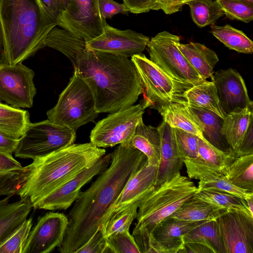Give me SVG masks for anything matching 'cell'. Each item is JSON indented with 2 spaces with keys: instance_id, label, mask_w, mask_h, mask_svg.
<instances>
[{
  "instance_id": "6da1fadb",
  "label": "cell",
  "mask_w": 253,
  "mask_h": 253,
  "mask_svg": "<svg viewBox=\"0 0 253 253\" xmlns=\"http://www.w3.org/2000/svg\"><path fill=\"white\" fill-rule=\"evenodd\" d=\"M55 48L68 58L74 73L89 86L99 113H113L131 106L143 93L131 59L88 50L84 40L68 31L59 37Z\"/></svg>"
},
{
  "instance_id": "7a4b0ae2",
  "label": "cell",
  "mask_w": 253,
  "mask_h": 253,
  "mask_svg": "<svg viewBox=\"0 0 253 253\" xmlns=\"http://www.w3.org/2000/svg\"><path fill=\"white\" fill-rule=\"evenodd\" d=\"M112 154L109 167L85 191L80 193L66 215L68 226L61 253H75L98 230L104 216L129 179L147 165L146 156L138 149L122 144Z\"/></svg>"
},
{
  "instance_id": "3957f363",
  "label": "cell",
  "mask_w": 253,
  "mask_h": 253,
  "mask_svg": "<svg viewBox=\"0 0 253 253\" xmlns=\"http://www.w3.org/2000/svg\"><path fill=\"white\" fill-rule=\"evenodd\" d=\"M106 150L89 143L73 144L44 156L0 179L6 195L17 194L30 199L37 209L45 197L90 168L105 155Z\"/></svg>"
},
{
  "instance_id": "277c9868",
  "label": "cell",
  "mask_w": 253,
  "mask_h": 253,
  "mask_svg": "<svg viewBox=\"0 0 253 253\" xmlns=\"http://www.w3.org/2000/svg\"><path fill=\"white\" fill-rule=\"evenodd\" d=\"M0 64L22 63L45 46L56 21L41 0H0Z\"/></svg>"
},
{
  "instance_id": "5b68a950",
  "label": "cell",
  "mask_w": 253,
  "mask_h": 253,
  "mask_svg": "<svg viewBox=\"0 0 253 253\" xmlns=\"http://www.w3.org/2000/svg\"><path fill=\"white\" fill-rule=\"evenodd\" d=\"M198 191L194 183L178 173L154 187L141 201L135 226H144L151 233L162 220L177 211Z\"/></svg>"
},
{
  "instance_id": "8992f818",
  "label": "cell",
  "mask_w": 253,
  "mask_h": 253,
  "mask_svg": "<svg viewBox=\"0 0 253 253\" xmlns=\"http://www.w3.org/2000/svg\"><path fill=\"white\" fill-rule=\"evenodd\" d=\"M98 114L90 88L74 73L56 104L46 113L51 122L76 131L80 126L94 122Z\"/></svg>"
},
{
  "instance_id": "52a82bcc",
  "label": "cell",
  "mask_w": 253,
  "mask_h": 253,
  "mask_svg": "<svg viewBox=\"0 0 253 253\" xmlns=\"http://www.w3.org/2000/svg\"><path fill=\"white\" fill-rule=\"evenodd\" d=\"M139 75L144 93L141 101L146 108L170 102H185L184 92L192 85L177 81L142 53L131 57Z\"/></svg>"
},
{
  "instance_id": "ba28073f",
  "label": "cell",
  "mask_w": 253,
  "mask_h": 253,
  "mask_svg": "<svg viewBox=\"0 0 253 253\" xmlns=\"http://www.w3.org/2000/svg\"><path fill=\"white\" fill-rule=\"evenodd\" d=\"M76 138V131L48 119L31 123L19 138L15 156L34 160L74 144Z\"/></svg>"
},
{
  "instance_id": "9c48e42d",
  "label": "cell",
  "mask_w": 253,
  "mask_h": 253,
  "mask_svg": "<svg viewBox=\"0 0 253 253\" xmlns=\"http://www.w3.org/2000/svg\"><path fill=\"white\" fill-rule=\"evenodd\" d=\"M178 36L167 31L158 33L147 46L150 60L174 79L195 85L204 80L177 47Z\"/></svg>"
},
{
  "instance_id": "30bf717a",
  "label": "cell",
  "mask_w": 253,
  "mask_h": 253,
  "mask_svg": "<svg viewBox=\"0 0 253 253\" xmlns=\"http://www.w3.org/2000/svg\"><path fill=\"white\" fill-rule=\"evenodd\" d=\"M146 108L140 102L110 113L96 124L90 132V142L99 148L113 147L117 144L126 145L133 136Z\"/></svg>"
},
{
  "instance_id": "8fae6325",
  "label": "cell",
  "mask_w": 253,
  "mask_h": 253,
  "mask_svg": "<svg viewBox=\"0 0 253 253\" xmlns=\"http://www.w3.org/2000/svg\"><path fill=\"white\" fill-rule=\"evenodd\" d=\"M68 0L56 19L57 26L85 42L99 36L106 21L101 14L98 0Z\"/></svg>"
},
{
  "instance_id": "7c38bea8",
  "label": "cell",
  "mask_w": 253,
  "mask_h": 253,
  "mask_svg": "<svg viewBox=\"0 0 253 253\" xmlns=\"http://www.w3.org/2000/svg\"><path fill=\"white\" fill-rule=\"evenodd\" d=\"M34 72L22 63L0 64V100L18 108L33 106L37 93Z\"/></svg>"
},
{
  "instance_id": "4fadbf2b",
  "label": "cell",
  "mask_w": 253,
  "mask_h": 253,
  "mask_svg": "<svg viewBox=\"0 0 253 253\" xmlns=\"http://www.w3.org/2000/svg\"><path fill=\"white\" fill-rule=\"evenodd\" d=\"M150 38L131 30H120L106 22L103 32L98 36L85 42L89 50L111 53L126 57L142 53Z\"/></svg>"
},
{
  "instance_id": "5bb4252c",
  "label": "cell",
  "mask_w": 253,
  "mask_h": 253,
  "mask_svg": "<svg viewBox=\"0 0 253 253\" xmlns=\"http://www.w3.org/2000/svg\"><path fill=\"white\" fill-rule=\"evenodd\" d=\"M225 253H253V216L228 210L216 219Z\"/></svg>"
},
{
  "instance_id": "9a60e30c",
  "label": "cell",
  "mask_w": 253,
  "mask_h": 253,
  "mask_svg": "<svg viewBox=\"0 0 253 253\" xmlns=\"http://www.w3.org/2000/svg\"><path fill=\"white\" fill-rule=\"evenodd\" d=\"M68 218L62 213L49 212L39 217L23 246L22 253H49L63 241Z\"/></svg>"
},
{
  "instance_id": "2e32d148",
  "label": "cell",
  "mask_w": 253,
  "mask_h": 253,
  "mask_svg": "<svg viewBox=\"0 0 253 253\" xmlns=\"http://www.w3.org/2000/svg\"><path fill=\"white\" fill-rule=\"evenodd\" d=\"M111 160V153L103 156L91 167L83 170L43 198L37 209L51 211L67 210L77 199L81 188L93 177L106 169Z\"/></svg>"
},
{
  "instance_id": "e0dca14e",
  "label": "cell",
  "mask_w": 253,
  "mask_h": 253,
  "mask_svg": "<svg viewBox=\"0 0 253 253\" xmlns=\"http://www.w3.org/2000/svg\"><path fill=\"white\" fill-rule=\"evenodd\" d=\"M220 105L225 116L253 103L249 97L245 81L235 69H220L213 73V79Z\"/></svg>"
},
{
  "instance_id": "ac0fdd59",
  "label": "cell",
  "mask_w": 253,
  "mask_h": 253,
  "mask_svg": "<svg viewBox=\"0 0 253 253\" xmlns=\"http://www.w3.org/2000/svg\"><path fill=\"white\" fill-rule=\"evenodd\" d=\"M157 170V166L147 165L129 179L104 216L101 229L113 214L132 206L139 207L142 199L154 187Z\"/></svg>"
},
{
  "instance_id": "d6986e66",
  "label": "cell",
  "mask_w": 253,
  "mask_h": 253,
  "mask_svg": "<svg viewBox=\"0 0 253 253\" xmlns=\"http://www.w3.org/2000/svg\"><path fill=\"white\" fill-rule=\"evenodd\" d=\"M157 128L161 138L160 155L154 187L172 178L180 172L184 165L177 147L173 128L164 121Z\"/></svg>"
},
{
  "instance_id": "ffe728a7",
  "label": "cell",
  "mask_w": 253,
  "mask_h": 253,
  "mask_svg": "<svg viewBox=\"0 0 253 253\" xmlns=\"http://www.w3.org/2000/svg\"><path fill=\"white\" fill-rule=\"evenodd\" d=\"M184 164L190 178L199 180L198 190H213L229 193L245 200L253 198V192L232 184L221 172L185 158Z\"/></svg>"
},
{
  "instance_id": "44dd1931",
  "label": "cell",
  "mask_w": 253,
  "mask_h": 253,
  "mask_svg": "<svg viewBox=\"0 0 253 253\" xmlns=\"http://www.w3.org/2000/svg\"><path fill=\"white\" fill-rule=\"evenodd\" d=\"M253 110L249 107L238 109L226 115L223 119L222 133L234 153L253 129Z\"/></svg>"
},
{
  "instance_id": "7402d4cb",
  "label": "cell",
  "mask_w": 253,
  "mask_h": 253,
  "mask_svg": "<svg viewBox=\"0 0 253 253\" xmlns=\"http://www.w3.org/2000/svg\"><path fill=\"white\" fill-rule=\"evenodd\" d=\"M12 196L0 200V245L27 219L33 208L28 197L10 203Z\"/></svg>"
},
{
  "instance_id": "603a6c76",
  "label": "cell",
  "mask_w": 253,
  "mask_h": 253,
  "mask_svg": "<svg viewBox=\"0 0 253 253\" xmlns=\"http://www.w3.org/2000/svg\"><path fill=\"white\" fill-rule=\"evenodd\" d=\"M155 109L161 115L163 121L171 127L182 129L197 136L203 140L207 141L203 136L200 124L185 103L170 102Z\"/></svg>"
},
{
  "instance_id": "cb8c5ba5",
  "label": "cell",
  "mask_w": 253,
  "mask_h": 253,
  "mask_svg": "<svg viewBox=\"0 0 253 253\" xmlns=\"http://www.w3.org/2000/svg\"><path fill=\"white\" fill-rule=\"evenodd\" d=\"M205 220L191 222L168 217L154 229V238L164 246L179 253L183 246V236Z\"/></svg>"
},
{
  "instance_id": "d4e9b609",
  "label": "cell",
  "mask_w": 253,
  "mask_h": 253,
  "mask_svg": "<svg viewBox=\"0 0 253 253\" xmlns=\"http://www.w3.org/2000/svg\"><path fill=\"white\" fill-rule=\"evenodd\" d=\"M177 47L183 55L205 80L213 79V68L219 59L216 53L204 44L190 42L181 43Z\"/></svg>"
},
{
  "instance_id": "484cf974",
  "label": "cell",
  "mask_w": 253,
  "mask_h": 253,
  "mask_svg": "<svg viewBox=\"0 0 253 253\" xmlns=\"http://www.w3.org/2000/svg\"><path fill=\"white\" fill-rule=\"evenodd\" d=\"M161 138L157 127L146 126L141 118L130 140L125 145L133 147L143 153L147 165L158 167L160 155Z\"/></svg>"
},
{
  "instance_id": "4316f807",
  "label": "cell",
  "mask_w": 253,
  "mask_h": 253,
  "mask_svg": "<svg viewBox=\"0 0 253 253\" xmlns=\"http://www.w3.org/2000/svg\"><path fill=\"white\" fill-rule=\"evenodd\" d=\"M186 105L200 124L203 136L210 143L222 151H232L222 133L223 119L207 109Z\"/></svg>"
},
{
  "instance_id": "83f0119b",
  "label": "cell",
  "mask_w": 253,
  "mask_h": 253,
  "mask_svg": "<svg viewBox=\"0 0 253 253\" xmlns=\"http://www.w3.org/2000/svg\"><path fill=\"white\" fill-rule=\"evenodd\" d=\"M182 97L186 105L210 110L224 119L214 83L206 81L186 90Z\"/></svg>"
},
{
  "instance_id": "f1b7e54d",
  "label": "cell",
  "mask_w": 253,
  "mask_h": 253,
  "mask_svg": "<svg viewBox=\"0 0 253 253\" xmlns=\"http://www.w3.org/2000/svg\"><path fill=\"white\" fill-rule=\"evenodd\" d=\"M227 211L193 196L169 217L191 222L215 220Z\"/></svg>"
},
{
  "instance_id": "f546056e",
  "label": "cell",
  "mask_w": 253,
  "mask_h": 253,
  "mask_svg": "<svg viewBox=\"0 0 253 253\" xmlns=\"http://www.w3.org/2000/svg\"><path fill=\"white\" fill-rule=\"evenodd\" d=\"M30 123L28 111L2 103L0 100V132L19 139Z\"/></svg>"
},
{
  "instance_id": "4dcf8cb0",
  "label": "cell",
  "mask_w": 253,
  "mask_h": 253,
  "mask_svg": "<svg viewBox=\"0 0 253 253\" xmlns=\"http://www.w3.org/2000/svg\"><path fill=\"white\" fill-rule=\"evenodd\" d=\"M198 155L192 159L196 162L222 172L225 175L228 168L236 158L233 151L224 152L207 141L198 138Z\"/></svg>"
},
{
  "instance_id": "1f68e13d",
  "label": "cell",
  "mask_w": 253,
  "mask_h": 253,
  "mask_svg": "<svg viewBox=\"0 0 253 253\" xmlns=\"http://www.w3.org/2000/svg\"><path fill=\"white\" fill-rule=\"evenodd\" d=\"M182 238L184 243H200L207 245L214 253H225L216 220H205Z\"/></svg>"
},
{
  "instance_id": "d6a6232c",
  "label": "cell",
  "mask_w": 253,
  "mask_h": 253,
  "mask_svg": "<svg viewBox=\"0 0 253 253\" xmlns=\"http://www.w3.org/2000/svg\"><path fill=\"white\" fill-rule=\"evenodd\" d=\"M211 32L230 49L246 54L253 52L252 41L243 31L229 24L224 26L211 25Z\"/></svg>"
},
{
  "instance_id": "836d02e7",
  "label": "cell",
  "mask_w": 253,
  "mask_h": 253,
  "mask_svg": "<svg viewBox=\"0 0 253 253\" xmlns=\"http://www.w3.org/2000/svg\"><path fill=\"white\" fill-rule=\"evenodd\" d=\"M225 176L235 186L253 192V154L236 157Z\"/></svg>"
},
{
  "instance_id": "e575fe53",
  "label": "cell",
  "mask_w": 253,
  "mask_h": 253,
  "mask_svg": "<svg viewBox=\"0 0 253 253\" xmlns=\"http://www.w3.org/2000/svg\"><path fill=\"white\" fill-rule=\"evenodd\" d=\"M187 5L193 22L200 28L213 24L224 15L217 0H194Z\"/></svg>"
},
{
  "instance_id": "d590c367",
  "label": "cell",
  "mask_w": 253,
  "mask_h": 253,
  "mask_svg": "<svg viewBox=\"0 0 253 253\" xmlns=\"http://www.w3.org/2000/svg\"><path fill=\"white\" fill-rule=\"evenodd\" d=\"M193 197L227 210L240 211L251 215L246 200L229 193L213 190H198Z\"/></svg>"
},
{
  "instance_id": "8d00e7d4",
  "label": "cell",
  "mask_w": 253,
  "mask_h": 253,
  "mask_svg": "<svg viewBox=\"0 0 253 253\" xmlns=\"http://www.w3.org/2000/svg\"><path fill=\"white\" fill-rule=\"evenodd\" d=\"M138 208L132 206L113 214L101 230L103 236L107 238L118 232L129 231L132 222L137 217Z\"/></svg>"
},
{
  "instance_id": "74e56055",
  "label": "cell",
  "mask_w": 253,
  "mask_h": 253,
  "mask_svg": "<svg viewBox=\"0 0 253 253\" xmlns=\"http://www.w3.org/2000/svg\"><path fill=\"white\" fill-rule=\"evenodd\" d=\"M32 225L33 218H27L0 245V253H22Z\"/></svg>"
},
{
  "instance_id": "f35d334b",
  "label": "cell",
  "mask_w": 253,
  "mask_h": 253,
  "mask_svg": "<svg viewBox=\"0 0 253 253\" xmlns=\"http://www.w3.org/2000/svg\"><path fill=\"white\" fill-rule=\"evenodd\" d=\"M132 235L140 253H176L162 245L144 226H135Z\"/></svg>"
},
{
  "instance_id": "ab89813d",
  "label": "cell",
  "mask_w": 253,
  "mask_h": 253,
  "mask_svg": "<svg viewBox=\"0 0 253 253\" xmlns=\"http://www.w3.org/2000/svg\"><path fill=\"white\" fill-rule=\"evenodd\" d=\"M227 17L249 23L253 18V5L238 0H217Z\"/></svg>"
},
{
  "instance_id": "60d3db41",
  "label": "cell",
  "mask_w": 253,
  "mask_h": 253,
  "mask_svg": "<svg viewBox=\"0 0 253 253\" xmlns=\"http://www.w3.org/2000/svg\"><path fill=\"white\" fill-rule=\"evenodd\" d=\"M107 253H140L129 231L118 232L106 238Z\"/></svg>"
},
{
  "instance_id": "b9f144b4",
  "label": "cell",
  "mask_w": 253,
  "mask_h": 253,
  "mask_svg": "<svg viewBox=\"0 0 253 253\" xmlns=\"http://www.w3.org/2000/svg\"><path fill=\"white\" fill-rule=\"evenodd\" d=\"M177 147L184 159L196 158L198 155V137L177 128H173Z\"/></svg>"
},
{
  "instance_id": "7bdbcfd3",
  "label": "cell",
  "mask_w": 253,
  "mask_h": 253,
  "mask_svg": "<svg viewBox=\"0 0 253 253\" xmlns=\"http://www.w3.org/2000/svg\"><path fill=\"white\" fill-rule=\"evenodd\" d=\"M107 249L106 238L101 230H99L75 253H106Z\"/></svg>"
},
{
  "instance_id": "ee69618b",
  "label": "cell",
  "mask_w": 253,
  "mask_h": 253,
  "mask_svg": "<svg viewBox=\"0 0 253 253\" xmlns=\"http://www.w3.org/2000/svg\"><path fill=\"white\" fill-rule=\"evenodd\" d=\"M123 4L128 10L134 14L148 12L160 8L156 0H123Z\"/></svg>"
},
{
  "instance_id": "f6af8a7d",
  "label": "cell",
  "mask_w": 253,
  "mask_h": 253,
  "mask_svg": "<svg viewBox=\"0 0 253 253\" xmlns=\"http://www.w3.org/2000/svg\"><path fill=\"white\" fill-rule=\"evenodd\" d=\"M100 11L102 17L106 20L118 13H126L127 9L123 3L113 0H98Z\"/></svg>"
},
{
  "instance_id": "bcb514c9",
  "label": "cell",
  "mask_w": 253,
  "mask_h": 253,
  "mask_svg": "<svg viewBox=\"0 0 253 253\" xmlns=\"http://www.w3.org/2000/svg\"><path fill=\"white\" fill-rule=\"evenodd\" d=\"M22 167L11 154L0 151V177L12 173Z\"/></svg>"
},
{
  "instance_id": "7dc6e473",
  "label": "cell",
  "mask_w": 253,
  "mask_h": 253,
  "mask_svg": "<svg viewBox=\"0 0 253 253\" xmlns=\"http://www.w3.org/2000/svg\"><path fill=\"white\" fill-rule=\"evenodd\" d=\"M194 0H156L160 9L167 14H171L181 10L183 5Z\"/></svg>"
},
{
  "instance_id": "c3c4849f",
  "label": "cell",
  "mask_w": 253,
  "mask_h": 253,
  "mask_svg": "<svg viewBox=\"0 0 253 253\" xmlns=\"http://www.w3.org/2000/svg\"><path fill=\"white\" fill-rule=\"evenodd\" d=\"M49 13L56 21L57 17L64 10L68 4V0H41Z\"/></svg>"
},
{
  "instance_id": "681fc988",
  "label": "cell",
  "mask_w": 253,
  "mask_h": 253,
  "mask_svg": "<svg viewBox=\"0 0 253 253\" xmlns=\"http://www.w3.org/2000/svg\"><path fill=\"white\" fill-rule=\"evenodd\" d=\"M19 140L0 132V151L12 155L16 150Z\"/></svg>"
},
{
  "instance_id": "f907efd6",
  "label": "cell",
  "mask_w": 253,
  "mask_h": 253,
  "mask_svg": "<svg viewBox=\"0 0 253 253\" xmlns=\"http://www.w3.org/2000/svg\"><path fill=\"white\" fill-rule=\"evenodd\" d=\"M179 253H214L207 245L197 242L184 243Z\"/></svg>"
},
{
  "instance_id": "816d5d0a",
  "label": "cell",
  "mask_w": 253,
  "mask_h": 253,
  "mask_svg": "<svg viewBox=\"0 0 253 253\" xmlns=\"http://www.w3.org/2000/svg\"><path fill=\"white\" fill-rule=\"evenodd\" d=\"M249 211L253 216V198L246 200Z\"/></svg>"
},
{
  "instance_id": "f5cc1de1",
  "label": "cell",
  "mask_w": 253,
  "mask_h": 253,
  "mask_svg": "<svg viewBox=\"0 0 253 253\" xmlns=\"http://www.w3.org/2000/svg\"><path fill=\"white\" fill-rule=\"evenodd\" d=\"M3 48V39H2V35L1 29L0 25V55L1 53L2 50Z\"/></svg>"
},
{
  "instance_id": "db71d44e",
  "label": "cell",
  "mask_w": 253,
  "mask_h": 253,
  "mask_svg": "<svg viewBox=\"0 0 253 253\" xmlns=\"http://www.w3.org/2000/svg\"><path fill=\"white\" fill-rule=\"evenodd\" d=\"M244 2H246L253 5V0H238Z\"/></svg>"
}]
</instances>
